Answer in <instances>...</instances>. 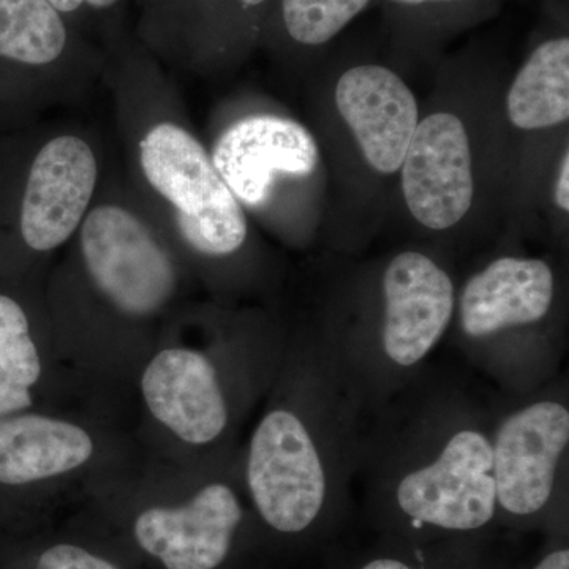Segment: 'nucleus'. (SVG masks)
Returning a JSON list of instances; mask_svg holds the SVG:
<instances>
[{
	"label": "nucleus",
	"instance_id": "f257e3e1",
	"mask_svg": "<svg viewBox=\"0 0 569 569\" xmlns=\"http://www.w3.org/2000/svg\"><path fill=\"white\" fill-rule=\"evenodd\" d=\"M496 389L466 365L432 361L367 422L355 497L370 533L408 541L489 537Z\"/></svg>",
	"mask_w": 569,
	"mask_h": 569
},
{
	"label": "nucleus",
	"instance_id": "f03ea898",
	"mask_svg": "<svg viewBox=\"0 0 569 569\" xmlns=\"http://www.w3.org/2000/svg\"><path fill=\"white\" fill-rule=\"evenodd\" d=\"M282 392L250 438L247 490L269 530L321 557L353 522L370 419L325 313L295 336Z\"/></svg>",
	"mask_w": 569,
	"mask_h": 569
},
{
	"label": "nucleus",
	"instance_id": "7ed1b4c3",
	"mask_svg": "<svg viewBox=\"0 0 569 569\" xmlns=\"http://www.w3.org/2000/svg\"><path fill=\"white\" fill-rule=\"evenodd\" d=\"M104 54L103 88L134 200L176 252L211 266L244 254L249 216L194 132L179 86L142 47L118 40Z\"/></svg>",
	"mask_w": 569,
	"mask_h": 569
},
{
	"label": "nucleus",
	"instance_id": "20e7f679",
	"mask_svg": "<svg viewBox=\"0 0 569 569\" xmlns=\"http://www.w3.org/2000/svg\"><path fill=\"white\" fill-rule=\"evenodd\" d=\"M557 305L549 261L501 254L463 282L447 340L490 387L527 395L563 372L568 343Z\"/></svg>",
	"mask_w": 569,
	"mask_h": 569
},
{
	"label": "nucleus",
	"instance_id": "39448f33",
	"mask_svg": "<svg viewBox=\"0 0 569 569\" xmlns=\"http://www.w3.org/2000/svg\"><path fill=\"white\" fill-rule=\"evenodd\" d=\"M458 288L421 250L389 258L376 287L347 317L326 312L370 417L433 359L455 318Z\"/></svg>",
	"mask_w": 569,
	"mask_h": 569
},
{
	"label": "nucleus",
	"instance_id": "423d86ee",
	"mask_svg": "<svg viewBox=\"0 0 569 569\" xmlns=\"http://www.w3.org/2000/svg\"><path fill=\"white\" fill-rule=\"evenodd\" d=\"M492 470L503 533H546L569 519L567 370L527 395L496 392Z\"/></svg>",
	"mask_w": 569,
	"mask_h": 569
},
{
	"label": "nucleus",
	"instance_id": "0eeeda50",
	"mask_svg": "<svg viewBox=\"0 0 569 569\" xmlns=\"http://www.w3.org/2000/svg\"><path fill=\"white\" fill-rule=\"evenodd\" d=\"M71 241L86 287L127 320H148L181 288L179 254L134 200L112 157Z\"/></svg>",
	"mask_w": 569,
	"mask_h": 569
},
{
	"label": "nucleus",
	"instance_id": "6e6552de",
	"mask_svg": "<svg viewBox=\"0 0 569 569\" xmlns=\"http://www.w3.org/2000/svg\"><path fill=\"white\" fill-rule=\"evenodd\" d=\"M107 54L48 0H0V119L28 127L81 107L103 86Z\"/></svg>",
	"mask_w": 569,
	"mask_h": 569
},
{
	"label": "nucleus",
	"instance_id": "1a4fd4ad",
	"mask_svg": "<svg viewBox=\"0 0 569 569\" xmlns=\"http://www.w3.org/2000/svg\"><path fill=\"white\" fill-rule=\"evenodd\" d=\"M217 173L247 212L277 220L283 194L320 163V148L301 122L271 110L220 111L206 144Z\"/></svg>",
	"mask_w": 569,
	"mask_h": 569
},
{
	"label": "nucleus",
	"instance_id": "9d476101",
	"mask_svg": "<svg viewBox=\"0 0 569 569\" xmlns=\"http://www.w3.org/2000/svg\"><path fill=\"white\" fill-rule=\"evenodd\" d=\"M400 170L408 211L427 230H449L470 211L473 162L458 116L433 112L419 122Z\"/></svg>",
	"mask_w": 569,
	"mask_h": 569
},
{
	"label": "nucleus",
	"instance_id": "9b49d317",
	"mask_svg": "<svg viewBox=\"0 0 569 569\" xmlns=\"http://www.w3.org/2000/svg\"><path fill=\"white\" fill-rule=\"evenodd\" d=\"M244 522L238 493L209 482L181 508H151L134 523V537L167 569H216L230 556Z\"/></svg>",
	"mask_w": 569,
	"mask_h": 569
},
{
	"label": "nucleus",
	"instance_id": "f8f14e48",
	"mask_svg": "<svg viewBox=\"0 0 569 569\" xmlns=\"http://www.w3.org/2000/svg\"><path fill=\"white\" fill-rule=\"evenodd\" d=\"M141 389L157 421L187 443H212L230 426V403L219 370L200 351H160L146 367Z\"/></svg>",
	"mask_w": 569,
	"mask_h": 569
},
{
	"label": "nucleus",
	"instance_id": "ddd939ff",
	"mask_svg": "<svg viewBox=\"0 0 569 569\" xmlns=\"http://www.w3.org/2000/svg\"><path fill=\"white\" fill-rule=\"evenodd\" d=\"M336 104L366 162L381 174L400 170L419 123L417 99L395 71L359 66L337 82Z\"/></svg>",
	"mask_w": 569,
	"mask_h": 569
},
{
	"label": "nucleus",
	"instance_id": "4468645a",
	"mask_svg": "<svg viewBox=\"0 0 569 569\" xmlns=\"http://www.w3.org/2000/svg\"><path fill=\"white\" fill-rule=\"evenodd\" d=\"M372 535L366 545L347 549L337 542L326 550V569H520L501 537L507 533L422 542Z\"/></svg>",
	"mask_w": 569,
	"mask_h": 569
},
{
	"label": "nucleus",
	"instance_id": "2eb2a0df",
	"mask_svg": "<svg viewBox=\"0 0 569 569\" xmlns=\"http://www.w3.org/2000/svg\"><path fill=\"white\" fill-rule=\"evenodd\" d=\"M91 437L81 427L47 417L0 419V482L28 485L58 477L91 459Z\"/></svg>",
	"mask_w": 569,
	"mask_h": 569
},
{
	"label": "nucleus",
	"instance_id": "dca6fc26",
	"mask_svg": "<svg viewBox=\"0 0 569 569\" xmlns=\"http://www.w3.org/2000/svg\"><path fill=\"white\" fill-rule=\"evenodd\" d=\"M508 118L520 130L559 126L569 118V40L545 41L512 81Z\"/></svg>",
	"mask_w": 569,
	"mask_h": 569
},
{
	"label": "nucleus",
	"instance_id": "f3484780",
	"mask_svg": "<svg viewBox=\"0 0 569 569\" xmlns=\"http://www.w3.org/2000/svg\"><path fill=\"white\" fill-rule=\"evenodd\" d=\"M41 372L24 307L0 293V417L28 408Z\"/></svg>",
	"mask_w": 569,
	"mask_h": 569
},
{
	"label": "nucleus",
	"instance_id": "a211bd4d",
	"mask_svg": "<svg viewBox=\"0 0 569 569\" xmlns=\"http://www.w3.org/2000/svg\"><path fill=\"white\" fill-rule=\"evenodd\" d=\"M370 0H280L284 31L296 43L318 47L369 6Z\"/></svg>",
	"mask_w": 569,
	"mask_h": 569
},
{
	"label": "nucleus",
	"instance_id": "6ab92c4d",
	"mask_svg": "<svg viewBox=\"0 0 569 569\" xmlns=\"http://www.w3.org/2000/svg\"><path fill=\"white\" fill-rule=\"evenodd\" d=\"M37 569H118L110 561L71 545H59L40 557Z\"/></svg>",
	"mask_w": 569,
	"mask_h": 569
},
{
	"label": "nucleus",
	"instance_id": "aec40b11",
	"mask_svg": "<svg viewBox=\"0 0 569 569\" xmlns=\"http://www.w3.org/2000/svg\"><path fill=\"white\" fill-rule=\"evenodd\" d=\"M545 535V546L526 569H569V520H561Z\"/></svg>",
	"mask_w": 569,
	"mask_h": 569
},
{
	"label": "nucleus",
	"instance_id": "412c9836",
	"mask_svg": "<svg viewBox=\"0 0 569 569\" xmlns=\"http://www.w3.org/2000/svg\"><path fill=\"white\" fill-rule=\"evenodd\" d=\"M77 29L81 17H108L118 10L121 0H48Z\"/></svg>",
	"mask_w": 569,
	"mask_h": 569
},
{
	"label": "nucleus",
	"instance_id": "4be33fe9",
	"mask_svg": "<svg viewBox=\"0 0 569 569\" xmlns=\"http://www.w3.org/2000/svg\"><path fill=\"white\" fill-rule=\"evenodd\" d=\"M556 203L561 211H569V153L561 159L559 178L556 183Z\"/></svg>",
	"mask_w": 569,
	"mask_h": 569
},
{
	"label": "nucleus",
	"instance_id": "5701e85b",
	"mask_svg": "<svg viewBox=\"0 0 569 569\" xmlns=\"http://www.w3.org/2000/svg\"><path fill=\"white\" fill-rule=\"evenodd\" d=\"M238 6H241L242 9H258V7L264 6L268 0H234Z\"/></svg>",
	"mask_w": 569,
	"mask_h": 569
},
{
	"label": "nucleus",
	"instance_id": "b1692460",
	"mask_svg": "<svg viewBox=\"0 0 569 569\" xmlns=\"http://www.w3.org/2000/svg\"><path fill=\"white\" fill-rule=\"evenodd\" d=\"M396 2L408 3V6H419V3L430 2H456V0H396Z\"/></svg>",
	"mask_w": 569,
	"mask_h": 569
}]
</instances>
